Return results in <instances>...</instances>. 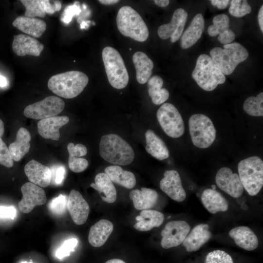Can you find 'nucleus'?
Listing matches in <instances>:
<instances>
[{"label": "nucleus", "instance_id": "obj_1", "mask_svg": "<svg viewBox=\"0 0 263 263\" xmlns=\"http://www.w3.org/2000/svg\"><path fill=\"white\" fill-rule=\"evenodd\" d=\"M88 82L89 78L84 73L71 71L51 77L48 82V87L56 95L71 99L81 94Z\"/></svg>", "mask_w": 263, "mask_h": 263}, {"label": "nucleus", "instance_id": "obj_2", "mask_svg": "<svg viewBox=\"0 0 263 263\" xmlns=\"http://www.w3.org/2000/svg\"><path fill=\"white\" fill-rule=\"evenodd\" d=\"M99 153L105 160L115 165H129L134 158V152L132 147L115 134H106L101 137Z\"/></svg>", "mask_w": 263, "mask_h": 263}, {"label": "nucleus", "instance_id": "obj_3", "mask_svg": "<svg viewBox=\"0 0 263 263\" xmlns=\"http://www.w3.org/2000/svg\"><path fill=\"white\" fill-rule=\"evenodd\" d=\"M116 20L117 28L123 36L139 42H144L148 38L147 25L139 14L131 7H121Z\"/></svg>", "mask_w": 263, "mask_h": 263}, {"label": "nucleus", "instance_id": "obj_4", "mask_svg": "<svg viewBox=\"0 0 263 263\" xmlns=\"http://www.w3.org/2000/svg\"><path fill=\"white\" fill-rule=\"evenodd\" d=\"M191 75L198 85L206 91H213L225 81V75L212 58L205 54L198 56Z\"/></svg>", "mask_w": 263, "mask_h": 263}, {"label": "nucleus", "instance_id": "obj_5", "mask_svg": "<svg viewBox=\"0 0 263 263\" xmlns=\"http://www.w3.org/2000/svg\"><path fill=\"white\" fill-rule=\"evenodd\" d=\"M210 57L224 75L231 74L237 66L245 60L248 53L245 47L238 42H232L217 47L210 51Z\"/></svg>", "mask_w": 263, "mask_h": 263}, {"label": "nucleus", "instance_id": "obj_6", "mask_svg": "<svg viewBox=\"0 0 263 263\" xmlns=\"http://www.w3.org/2000/svg\"><path fill=\"white\" fill-rule=\"evenodd\" d=\"M239 176L244 188L251 196L257 194L263 186V161L257 156L241 160L238 165Z\"/></svg>", "mask_w": 263, "mask_h": 263}, {"label": "nucleus", "instance_id": "obj_7", "mask_svg": "<svg viewBox=\"0 0 263 263\" xmlns=\"http://www.w3.org/2000/svg\"><path fill=\"white\" fill-rule=\"evenodd\" d=\"M102 57L107 78L112 87L122 89L127 85L129 75L120 53L110 46L105 47L102 52Z\"/></svg>", "mask_w": 263, "mask_h": 263}, {"label": "nucleus", "instance_id": "obj_8", "mask_svg": "<svg viewBox=\"0 0 263 263\" xmlns=\"http://www.w3.org/2000/svg\"><path fill=\"white\" fill-rule=\"evenodd\" d=\"M191 141L196 147L206 149L210 147L216 137V130L211 120L203 114H194L188 121Z\"/></svg>", "mask_w": 263, "mask_h": 263}, {"label": "nucleus", "instance_id": "obj_9", "mask_svg": "<svg viewBox=\"0 0 263 263\" xmlns=\"http://www.w3.org/2000/svg\"><path fill=\"white\" fill-rule=\"evenodd\" d=\"M156 116L162 129L168 136L176 138L184 133V122L179 112L173 104H163L157 110Z\"/></svg>", "mask_w": 263, "mask_h": 263}, {"label": "nucleus", "instance_id": "obj_10", "mask_svg": "<svg viewBox=\"0 0 263 263\" xmlns=\"http://www.w3.org/2000/svg\"><path fill=\"white\" fill-rule=\"evenodd\" d=\"M65 103L56 96H49L38 102L31 104L24 110V115L34 119H43L56 116L64 109Z\"/></svg>", "mask_w": 263, "mask_h": 263}, {"label": "nucleus", "instance_id": "obj_11", "mask_svg": "<svg viewBox=\"0 0 263 263\" xmlns=\"http://www.w3.org/2000/svg\"><path fill=\"white\" fill-rule=\"evenodd\" d=\"M190 229L189 225L184 221L168 222L161 231L162 247L168 249L180 245L189 233Z\"/></svg>", "mask_w": 263, "mask_h": 263}, {"label": "nucleus", "instance_id": "obj_12", "mask_svg": "<svg viewBox=\"0 0 263 263\" xmlns=\"http://www.w3.org/2000/svg\"><path fill=\"white\" fill-rule=\"evenodd\" d=\"M22 198L18 204L20 211L24 213L30 212L36 206L44 205L47 200L45 191L41 187L27 182L21 188Z\"/></svg>", "mask_w": 263, "mask_h": 263}, {"label": "nucleus", "instance_id": "obj_13", "mask_svg": "<svg viewBox=\"0 0 263 263\" xmlns=\"http://www.w3.org/2000/svg\"><path fill=\"white\" fill-rule=\"evenodd\" d=\"M188 13L183 8L176 9L169 23L161 25L157 33L162 39L170 38L172 43L176 42L181 37L187 20Z\"/></svg>", "mask_w": 263, "mask_h": 263}, {"label": "nucleus", "instance_id": "obj_14", "mask_svg": "<svg viewBox=\"0 0 263 263\" xmlns=\"http://www.w3.org/2000/svg\"><path fill=\"white\" fill-rule=\"evenodd\" d=\"M215 181L221 189L232 197L238 198L244 192V188L239 175L233 173L227 167H223L218 171Z\"/></svg>", "mask_w": 263, "mask_h": 263}, {"label": "nucleus", "instance_id": "obj_15", "mask_svg": "<svg viewBox=\"0 0 263 263\" xmlns=\"http://www.w3.org/2000/svg\"><path fill=\"white\" fill-rule=\"evenodd\" d=\"M160 182L161 189L173 200L180 202L186 197L178 172L175 170H167Z\"/></svg>", "mask_w": 263, "mask_h": 263}, {"label": "nucleus", "instance_id": "obj_16", "mask_svg": "<svg viewBox=\"0 0 263 263\" xmlns=\"http://www.w3.org/2000/svg\"><path fill=\"white\" fill-rule=\"evenodd\" d=\"M67 207L73 221L76 225H81L86 222L90 207L79 191L75 189L71 190Z\"/></svg>", "mask_w": 263, "mask_h": 263}, {"label": "nucleus", "instance_id": "obj_17", "mask_svg": "<svg viewBox=\"0 0 263 263\" xmlns=\"http://www.w3.org/2000/svg\"><path fill=\"white\" fill-rule=\"evenodd\" d=\"M12 48L18 56H38L43 51L44 45L34 38L25 34H19L14 36Z\"/></svg>", "mask_w": 263, "mask_h": 263}, {"label": "nucleus", "instance_id": "obj_18", "mask_svg": "<svg viewBox=\"0 0 263 263\" xmlns=\"http://www.w3.org/2000/svg\"><path fill=\"white\" fill-rule=\"evenodd\" d=\"M24 172L30 182L40 187L46 188L51 183V169L35 160L25 165Z\"/></svg>", "mask_w": 263, "mask_h": 263}, {"label": "nucleus", "instance_id": "obj_19", "mask_svg": "<svg viewBox=\"0 0 263 263\" xmlns=\"http://www.w3.org/2000/svg\"><path fill=\"white\" fill-rule=\"evenodd\" d=\"M213 24L207 29L208 35L215 37L219 35L218 40L224 44L230 43L235 38L234 33L229 29V19L225 14H221L215 16L212 19Z\"/></svg>", "mask_w": 263, "mask_h": 263}, {"label": "nucleus", "instance_id": "obj_20", "mask_svg": "<svg viewBox=\"0 0 263 263\" xmlns=\"http://www.w3.org/2000/svg\"><path fill=\"white\" fill-rule=\"evenodd\" d=\"M69 121V118L67 116H55L41 119L37 124L38 132L44 138L58 140L59 129Z\"/></svg>", "mask_w": 263, "mask_h": 263}, {"label": "nucleus", "instance_id": "obj_21", "mask_svg": "<svg viewBox=\"0 0 263 263\" xmlns=\"http://www.w3.org/2000/svg\"><path fill=\"white\" fill-rule=\"evenodd\" d=\"M209 228V225L205 224L194 227L182 242L187 251H196L208 241L211 237Z\"/></svg>", "mask_w": 263, "mask_h": 263}, {"label": "nucleus", "instance_id": "obj_22", "mask_svg": "<svg viewBox=\"0 0 263 263\" xmlns=\"http://www.w3.org/2000/svg\"><path fill=\"white\" fill-rule=\"evenodd\" d=\"M205 28V21L201 14H197L181 37L182 49H188L193 45L202 36Z\"/></svg>", "mask_w": 263, "mask_h": 263}, {"label": "nucleus", "instance_id": "obj_23", "mask_svg": "<svg viewBox=\"0 0 263 263\" xmlns=\"http://www.w3.org/2000/svg\"><path fill=\"white\" fill-rule=\"evenodd\" d=\"M229 235L234 240L236 245L245 250L252 251L258 246L257 236L247 226H240L233 228L230 230Z\"/></svg>", "mask_w": 263, "mask_h": 263}, {"label": "nucleus", "instance_id": "obj_24", "mask_svg": "<svg viewBox=\"0 0 263 263\" xmlns=\"http://www.w3.org/2000/svg\"><path fill=\"white\" fill-rule=\"evenodd\" d=\"M113 223L109 220L102 219L92 225L88 235L90 244L95 247L102 246L107 241L113 231Z\"/></svg>", "mask_w": 263, "mask_h": 263}, {"label": "nucleus", "instance_id": "obj_25", "mask_svg": "<svg viewBox=\"0 0 263 263\" xmlns=\"http://www.w3.org/2000/svg\"><path fill=\"white\" fill-rule=\"evenodd\" d=\"M12 24L23 33L35 38L40 37L47 27L46 24L43 20L25 16L18 17Z\"/></svg>", "mask_w": 263, "mask_h": 263}, {"label": "nucleus", "instance_id": "obj_26", "mask_svg": "<svg viewBox=\"0 0 263 263\" xmlns=\"http://www.w3.org/2000/svg\"><path fill=\"white\" fill-rule=\"evenodd\" d=\"M158 197V193L155 190L147 188H142L141 190L133 189L130 193L133 206L138 210L150 208L156 203Z\"/></svg>", "mask_w": 263, "mask_h": 263}, {"label": "nucleus", "instance_id": "obj_27", "mask_svg": "<svg viewBox=\"0 0 263 263\" xmlns=\"http://www.w3.org/2000/svg\"><path fill=\"white\" fill-rule=\"evenodd\" d=\"M201 201L205 208L212 214L225 211L228 208V203L225 198L212 188L204 190L201 195Z\"/></svg>", "mask_w": 263, "mask_h": 263}, {"label": "nucleus", "instance_id": "obj_28", "mask_svg": "<svg viewBox=\"0 0 263 263\" xmlns=\"http://www.w3.org/2000/svg\"><path fill=\"white\" fill-rule=\"evenodd\" d=\"M90 186L97 190L102 200L108 203H113L116 201V190L112 181L105 173L97 174L94 183Z\"/></svg>", "mask_w": 263, "mask_h": 263}, {"label": "nucleus", "instance_id": "obj_29", "mask_svg": "<svg viewBox=\"0 0 263 263\" xmlns=\"http://www.w3.org/2000/svg\"><path fill=\"white\" fill-rule=\"evenodd\" d=\"M31 135L29 131L23 127L18 130L15 141L9 147V150L15 161H19L29 150Z\"/></svg>", "mask_w": 263, "mask_h": 263}, {"label": "nucleus", "instance_id": "obj_30", "mask_svg": "<svg viewBox=\"0 0 263 263\" xmlns=\"http://www.w3.org/2000/svg\"><path fill=\"white\" fill-rule=\"evenodd\" d=\"M132 61L136 70L137 82L141 84L146 83L152 74L153 68L152 61L145 53L138 51L133 54Z\"/></svg>", "mask_w": 263, "mask_h": 263}, {"label": "nucleus", "instance_id": "obj_31", "mask_svg": "<svg viewBox=\"0 0 263 263\" xmlns=\"http://www.w3.org/2000/svg\"><path fill=\"white\" fill-rule=\"evenodd\" d=\"M147 152L154 158L162 160L169 156V150L163 140L151 130L145 133Z\"/></svg>", "mask_w": 263, "mask_h": 263}, {"label": "nucleus", "instance_id": "obj_32", "mask_svg": "<svg viewBox=\"0 0 263 263\" xmlns=\"http://www.w3.org/2000/svg\"><path fill=\"white\" fill-rule=\"evenodd\" d=\"M135 219L137 222L134 225V228L140 231H147L161 225L164 216L158 211L143 210L140 215L135 217Z\"/></svg>", "mask_w": 263, "mask_h": 263}, {"label": "nucleus", "instance_id": "obj_33", "mask_svg": "<svg viewBox=\"0 0 263 263\" xmlns=\"http://www.w3.org/2000/svg\"><path fill=\"white\" fill-rule=\"evenodd\" d=\"M105 172L112 182L127 188H132L136 185V179L134 174L123 169L118 165L107 167Z\"/></svg>", "mask_w": 263, "mask_h": 263}, {"label": "nucleus", "instance_id": "obj_34", "mask_svg": "<svg viewBox=\"0 0 263 263\" xmlns=\"http://www.w3.org/2000/svg\"><path fill=\"white\" fill-rule=\"evenodd\" d=\"M163 84V80L158 75L152 76L148 81V94L155 105L164 103L169 97L168 90L162 88Z\"/></svg>", "mask_w": 263, "mask_h": 263}, {"label": "nucleus", "instance_id": "obj_35", "mask_svg": "<svg viewBox=\"0 0 263 263\" xmlns=\"http://www.w3.org/2000/svg\"><path fill=\"white\" fill-rule=\"evenodd\" d=\"M263 93L261 92L256 97L250 96L246 98L243 105L244 112L254 116H263Z\"/></svg>", "mask_w": 263, "mask_h": 263}, {"label": "nucleus", "instance_id": "obj_36", "mask_svg": "<svg viewBox=\"0 0 263 263\" xmlns=\"http://www.w3.org/2000/svg\"><path fill=\"white\" fill-rule=\"evenodd\" d=\"M20 2L26 9L24 16L30 18H44L45 16L46 13L41 5L40 0H21Z\"/></svg>", "mask_w": 263, "mask_h": 263}, {"label": "nucleus", "instance_id": "obj_37", "mask_svg": "<svg viewBox=\"0 0 263 263\" xmlns=\"http://www.w3.org/2000/svg\"><path fill=\"white\" fill-rule=\"evenodd\" d=\"M251 7L245 0H232L230 1L229 13L235 17H242L249 14Z\"/></svg>", "mask_w": 263, "mask_h": 263}, {"label": "nucleus", "instance_id": "obj_38", "mask_svg": "<svg viewBox=\"0 0 263 263\" xmlns=\"http://www.w3.org/2000/svg\"><path fill=\"white\" fill-rule=\"evenodd\" d=\"M205 263H233L231 257L221 250H216L207 254Z\"/></svg>", "mask_w": 263, "mask_h": 263}, {"label": "nucleus", "instance_id": "obj_39", "mask_svg": "<svg viewBox=\"0 0 263 263\" xmlns=\"http://www.w3.org/2000/svg\"><path fill=\"white\" fill-rule=\"evenodd\" d=\"M67 200L66 196L60 194L50 202L49 204V209L55 214H63L66 211Z\"/></svg>", "mask_w": 263, "mask_h": 263}, {"label": "nucleus", "instance_id": "obj_40", "mask_svg": "<svg viewBox=\"0 0 263 263\" xmlns=\"http://www.w3.org/2000/svg\"><path fill=\"white\" fill-rule=\"evenodd\" d=\"M77 242L78 241L75 238L66 240L57 250L56 252L57 258L61 259L64 257L69 256L70 252L74 250Z\"/></svg>", "mask_w": 263, "mask_h": 263}, {"label": "nucleus", "instance_id": "obj_41", "mask_svg": "<svg viewBox=\"0 0 263 263\" xmlns=\"http://www.w3.org/2000/svg\"><path fill=\"white\" fill-rule=\"evenodd\" d=\"M68 165L71 171L79 173L86 169L88 166V162L85 158L69 155Z\"/></svg>", "mask_w": 263, "mask_h": 263}, {"label": "nucleus", "instance_id": "obj_42", "mask_svg": "<svg viewBox=\"0 0 263 263\" xmlns=\"http://www.w3.org/2000/svg\"><path fill=\"white\" fill-rule=\"evenodd\" d=\"M0 164L7 168L13 166V160L5 143L0 138Z\"/></svg>", "mask_w": 263, "mask_h": 263}, {"label": "nucleus", "instance_id": "obj_43", "mask_svg": "<svg viewBox=\"0 0 263 263\" xmlns=\"http://www.w3.org/2000/svg\"><path fill=\"white\" fill-rule=\"evenodd\" d=\"M41 5L46 14H53L61 8L59 0H40Z\"/></svg>", "mask_w": 263, "mask_h": 263}, {"label": "nucleus", "instance_id": "obj_44", "mask_svg": "<svg viewBox=\"0 0 263 263\" xmlns=\"http://www.w3.org/2000/svg\"><path fill=\"white\" fill-rule=\"evenodd\" d=\"M67 150L69 155L76 157L85 156L87 153L86 147L81 144L75 145L73 143H70L67 145Z\"/></svg>", "mask_w": 263, "mask_h": 263}, {"label": "nucleus", "instance_id": "obj_45", "mask_svg": "<svg viewBox=\"0 0 263 263\" xmlns=\"http://www.w3.org/2000/svg\"><path fill=\"white\" fill-rule=\"evenodd\" d=\"M76 3L77 2H75L74 5L68 6L65 9L63 16L61 19L62 22L69 23L75 15H78L79 13L80 9Z\"/></svg>", "mask_w": 263, "mask_h": 263}, {"label": "nucleus", "instance_id": "obj_46", "mask_svg": "<svg viewBox=\"0 0 263 263\" xmlns=\"http://www.w3.org/2000/svg\"><path fill=\"white\" fill-rule=\"evenodd\" d=\"M51 178L53 177L54 181L56 185L61 184L64 179L65 174V169L62 166L56 167L53 170H51Z\"/></svg>", "mask_w": 263, "mask_h": 263}, {"label": "nucleus", "instance_id": "obj_47", "mask_svg": "<svg viewBox=\"0 0 263 263\" xmlns=\"http://www.w3.org/2000/svg\"><path fill=\"white\" fill-rule=\"evenodd\" d=\"M16 214V210L14 207L0 206V218L14 219Z\"/></svg>", "mask_w": 263, "mask_h": 263}, {"label": "nucleus", "instance_id": "obj_48", "mask_svg": "<svg viewBox=\"0 0 263 263\" xmlns=\"http://www.w3.org/2000/svg\"><path fill=\"white\" fill-rule=\"evenodd\" d=\"M211 3L219 9L225 8L230 2L228 0H211Z\"/></svg>", "mask_w": 263, "mask_h": 263}, {"label": "nucleus", "instance_id": "obj_49", "mask_svg": "<svg viewBox=\"0 0 263 263\" xmlns=\"http://www.w3.org/2000/svg\"><path fill=\"white\" fill-rule=\"evenodd\" d=\"M258 19L259 26L262 32H263V5H262L261 7L258 15Z\"/></svg>", "mask_w": 263, "mask_h": 263}, {"label": "nucleus", "instance_id": "obj_50", "mask_svg": "<svg viewBox=\"0 0 263 263\" xmlns=\"http://www.w3.org/2000/svg\"><path fill=\"white\" fill-rule=\"evenodd\" d=\"M154 3L158 6L164 7L168 6L169 3V0H155Z\"/></svg>", "mask_w": 263, "mask_h": 263}, {"label": "nucleus", "instance_id": "obj_51", "mask_svg": "<svg viewBox=\"0 0 263 263\" xmlns=\"http://www.w3.org/2000/svg\"><path fill=\"white\" fill-rule=\"evenodd\" d=\"M98 1L104 5H112L118 3V0H99Z\"/></svg>", "mask_w": 263, "mask_h": 263}, {"label": "nucleus", "instance_id": "obj_52", "mask_svg": "<svg viewBox=\"0 0 263 263\" xmlns=\"http://www.w3.org/2000/svg\"><path fill=\"white\" fill-rule=\"evenodd\" d=\"M7 85L6 78L0 75V87H4Z\"/></svg>", "mask_w": 263, "mask_h": 263}, {"label": "nucleus", "instance_id": "obj_53", "mask_svg": "<svg viewBox=\"0 0 263 263\" xmlns=\"http://www.w3.org/2000/svg\"><path fill=\"white\" fill-rule=\"evenodd\" d=\"M105 263H126L124 261L118 259H113L107 261Z\"/></svg>", "mask_w": 263, "mask_h": 263}, {"label": "nucleus", "instance_id": "obj_54", "mask_svg": "<svg viewBox=\"0 0 263 263\" xmlns=\"http://www.w3.org/2000/svg\"><path fill=\"white\" fill-rule=\"evenodd\" d=\"M4 131V123L1 119H0V138L2 136Z\"/></svg>", "mask_w": 263, "mask_h": 263}, {"label": "nucleus", "instance_id": "obj_55", "mask_svg": "<svg viewBox=\"0 0 263 263\" xmlns=\"http://www.w3.org/2000/svg\"><path fill=\"white\" fill-rule=\"evenodd\" d=\"M21 263H32V260H31V262H29V263H28V262H26V261H24V262H21Z\"/></svg>", "mask_w": 263, "mask_h": 263}, {"label": "nucleus", "instance_id": "obj_56", "mask_svg": "<svg viewBox=\"0 0 263 263\" xmlns=\"http://www.w3.org/2000/svg\"><path fill=\"white\" fill-rule=\"evenodd\" d=\"M212 188H213L212 189H215V186L214 185H212Z\"/></svg>", "mask_w": 263, "mask_h": 263}]
</instances>
